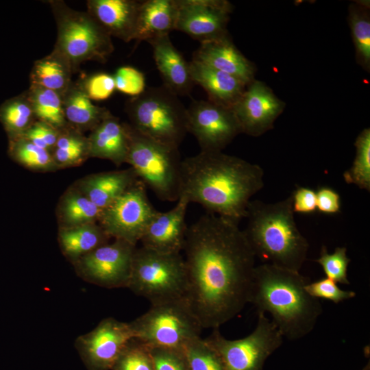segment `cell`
<instances>
[{
  "label": "cell",
  "instance_id": "6da1fadb",
  "mask_svg": "<svg viewBox=\"0 0 370 370\" xmlns=\"http://www.w3.org/2000/svg\"><path fill=\"white\" fill-rule=\"evenodd\" d=\"M185 299L202 328H219L249 297L255 255L238 224L208 212L188 226L183 250Z\"/></svg>",
  "mask_w": 370,
  "mask_h": 370
},
{
  "label": "cell",
  "instance_id": "7a4b0ae2",
  "mask_svg": "<svg viewBox=\"0 0 370 370\" xmlns=\"http://www.w3.org/2000/svg\"><path fill=\"white\" fill-rule=\"evenodd\" d=\"M263 186L260 165L222 151H200L182 160L180 197L237 224Z\"/></svg>",
  "mask_w": 370,
  "mask_h": 370
},
{
  "label": "cell",
  "instance_id": "3957f363",
  "mask_svg": "<svg viewBox=\"0 0 370 370\" xmlns=\"http://www.w3.org/2000/svg\"><path fill=\"white\" fill-rule=\"evenodd\" d=\"M310 278L269 264L256 266L249 297L258 313L269 312L283 338L299 340L312 331L323 312L305 286Z\"/></svg>",
  "mask_w": 370,
  "mask_h": 370
},
{
  "label": "cell",
  "instance_id": "277c9868",
  "mask_svg": "<svg viewBox=\"0 0 370 370\" xmlns=\"http://www.w3.org/2000/svg\"><path fill=\"white\" fill-rule=\"evenodd\" d=\"M292 195L274 203L251 201L243 233L255 257L262 264L300 271L309 243L294 217Z\"/></svg>",
  "mask_w": 370,
  "mask_h": 370
},
{
  "label": "cell",
  "instance_id": "5b68a950",
  "mask_svg": "<svg viewBox=\"0 0 370 370\" xmlns=\"http://www.w3.org/2000/svg\"><path fill=\"white\" fill-rule=\"evenodd\" d=\"M125 109L133 128L165 145L179 148L188 133L186 108L164 85L130 97Z\"/></svg>",
  "mask_w": 370,
  "mask_h": 370
},
{
  "label": "cell",
  "instance_id": "8992f818",
  "mask_svg": "<svg viewBox=\"0 0 370 370\" xmlns=\"http://www.w3.org/2000/svg\"><path fill=\"white\" fill-rule=\"evenodd\" d=\"M129 149L126 162L138 179L164 201H177L182 159L179 148L156 141L126 123Z\"/></svg>",
  "mask_w": 370,
  "mask_h": 370
},
{
  "label": "cell",
  "instance_id": "52a82bcc",
  "mask_svg": "<svg viewBox=\"0 0 370 370\" xmlns=\"http://www.w3.org/2000/svg\"><path fill=\"white\" fill-rule=\"evenodd\" d=\"M57 25L54 49L71 64L74 72L86 61L104 63L114 51L112 37L86 12L75 10L63 1H49Z\"/></svg>",
  "mask_w": 370,
  "mask_h": 370
},
{
  "label": "cell",
  "instance_id": "ba28073f",
  "mask_svg": "<svg viewBox=\"0 0 370 370\" xmlns=\"http://www.w3.org/2000/svg\"><path fill=\"white\" fill-rule=\"evenodd\" d=\"M151 304L185 298L187 276L181 253L136 248L127 287Z\"/></svg>",
  "mask_w": 370,
  "mask_h": 370
},
{
  "label": "cell",
  "instance_id": "9c48e42d",
  "mask_svg": "<svg viewBox=\"0 0 370 370\" xmlns=\"http://www.w3.org/2000/svg\"><path fill=\"white\" fill-rule=\"evenodd\" d=\"M129 324L133 338L150 349H184L203 329L185 298L151 304Z\"/></svg>",
  "mask_w": 370,
  "mask_h": 370
},
{
  "label": "cell",
  "instance_id": "30bf717a",
  "mask_svg": "<svg viewBox=\"0 0 370 370\" xmlns=\"http://www.w3.org/2000/svg\"><path fill=\"white\" fill-rule=\"evenodd\" d=\"M283 339L273 321L264 313H258L256 326L247 336L230 340L215 328L205 340L217 352L226 370H262Z\"/></svg>",
  "mask_w": 370,
  "mask_h": 370
},
{
  "label": "cell",
  "instance_id": "8fae6325",
  "mask_svg": "<svg viewBox=\"0 0 370 370\" xmlns=\"http://www.w3.org/2000/svg\"><path fill=\"white\" fill-rule=\"evenodd\" d=\"M139 180L103 210L100 226L111 238L136 246L151 219L157 212Z\"/></svg>",
  "mask_w": 370,
  "mask_h": 370
},
{
  "label": "cell",
  "instance_id": "7c38bea8",
  "mask_svg": "<svg viewBox=\"0 0 370 370\" xmlns=\"http://www.w3.org/2000/svg\"><path fill=\"white\" fill-rule=\"evenodd\" d=\"M136 246L114 239L81 257L74 264L83 280L106 288H127Z\"/></svg>",
  "mask_w": 370,
  "mask_h": 370
},
{
  "label": "cell",
  "instance_id": "4fadbf2b",
  "mask_svg": "<svg viewBox=\"0 0 370 370\" xmlns=\"http://www.w3.org/2000/svg\"><path fill=\"white\" fill-rule=\"evenodd\" d=\"M187 131L197 140L202 151H220L241 129L232 108L209 100H194L186 108Z\"/></svg>",
  "mask_w": 370,
  "mask_h": 370
},
{
  "label": "cell",
  "instance_id": "5bb4252c",
  "mask_svg": "<svg viewBox=\"0 0 370 370\" xmlns=\"http://www.w3.org/2000/svg\"><path fill=\"white\" fill-rule=\"evenodd\" d=\"M132 338L129 323L107 317L91 331L77 336L74 347L88 370H112Z\"/></svg>",
  "mask_w": 370,
  "mask_h": 370
},
{
  "label": "cell",
  "instance_id": "9a60e30c",
  "mask_svg": "<svg viewBox=\"0 0 370 370\" xmlns=\"http://www.w3.org/2000/svg\"><path fill=\"white\" fill-rule=\"evenodd\" d=\"M175 30L200 43L228 36L227 25L232 12L225 0H176Z\"/></svg>",
  "mask_w": 370,
  "mask_h": 370
},
{
  "label": "cell",
  "instance_id": "2e32d148",
  "mask_svg": "<svg viewBox=\"0 0 370 370\" xmlns=\"http://www.w3.org/2000/svg\"><path fill=\"white\" fill-rule=\"evenodd\" d=\"M285 106L264 82L254 79L232 109L242 133L259 136L273 127Z\"/></svg>",
  "mask_w": 370,
  "mask_h": 370
},
{
  "label": "cell",
  "instance_id": "e0dca14e",
  "mask_svg": "<svg viewBox=\"0 0 370 370\" xmlns=\"http://www.w3.org/2000/svg\"><path fill=\"white\" fill-rule=\"evenodd\" d=\"M189 204L186 197H180L172 209L157 211L140 238L142 246L163 253H181L188 229L186 214Z\"/></svg>",
  "mask_w": 370,
  "mask_h": 370
},
{
  "label": "cell",
  "instance_id": "ac0fdd59",
  "mask_svg": "<svg viewBox=\"0 0 370 370\" xmlns=\"http://www.w3.org/2000/svg\"><path fill=\"white\" fill-rule=\"evenodd\" d=\"M192 60L234 76L246 86L255 79L254 64L236 48L229 35L200 43Z\"/></svg>",
  "mask_w": 370,
  "mask_h": 370
},
{
  "label": "cell",
  "instance_id": "d6986e66",
  "mask_svg": "<svg viewBox=\"0 0 370 370\" xmlns=\"http://www.w3.org/2000/svg\"><path fill=\"white\" fill-rule=\"evenodd\" d=\"M141 1L134 0H88L87 12L110 36L124 42L133 40Z\"/></svg>",
  "mask_w": 370,
  "mask_h": 370
},
{
  "label": "cell",
  "instance_id": "ffe728a7",
  "mask_svg": "<svg viewBox=\"0 0 370 370\" xmlns=\"http://www.w3.org/2000/svg\"><path fill=\"white\" fill-rule=\"evenodd\" d=\"M153 49L157 69L163 85L177 96L189 95L195 85L189 62L172 44L169 35L148 42Z\"/></svg>",
  "mask_w": 370,
  "mask_h": 370
},
{
  "label": "cell",
  "instance_id": "44dd1931",
  "mask_svg": "<svg viewBox=\"0 0 370 370\" xmlns=\"http://www.w3.org/2000/svg\"><path fill=\"white\" fill-rule=\"evenodd\" d=\"M90 157L107 159L116 165L126 162L129 137L125 123L110 112L88 137Z\"/></svg>",
  "mask_w": 370,
  "mask_h": 370
},
{
  "label": "cell",
  "instance_id": "7402d4cb",
  "mask_svg": "<svg viewBox=\"0 0 370 370\" xmlns=\"http://www.w3.org/2000/svg\"><path fill=\"white\" fill-rule=\"evenodd\" d=\"M189 69L193 82L206 91L208 100L225 108H232L247 87L236 77L195 60L189 62Z\"/></svg>",
  "mask_w": 370,
  "mask_h": 370
},
{
  "label": "cell",
  "instance_id": "603a6c76",
  "mask_svg": "<svg viewBox=\"0 0 370 370\" xmlns=\"http://www.w3.org/2000/svg\"><path fill=\"white\" fill-rule=\"evenodd\" d=\"M176 0H147L140 2L133 40L149 42L175 30Z\"/></svg>",
  "mask_w": 370,
  "mask_h": 370
},
{
  "label": "cell",
  "instance_id": "cb8c5ba5",
  "mask_svg": "<svg viewBox=\"0 0 370 370\" xmlns=\"http://www.w3.org/2000/svg\"><path fill=\"white\" fill-rule=\"evenodd\" d=\"M138 177L128 169L101 173L90 176L82 185L84 195L103 210L125 192Z\"/></svg>",
  "mask_w": 370,
  "mask_h": 370
},
{
  "label": "cell",
  "instance_id": "d4e9b609",
  "mask_svg": "<svg viewBox=\"0 0 370 370\" xmlns=\"http://www.w3.org/2000/svg\"><path fill=\"white\" fill-rule=\"evenodd\" d=\"M62 98L67 123L80 132L93 130L110 112L93 104L77 83L72 82Z\"/></svg>",
  "mask_w": 370,
  "mask_h": 370
},
{
  "label": "cell",
  "instance_id": "484cf974",
  "mask_svg": "<svg viewBox=\"0 0 370 370\" xmlns=\"http://www.w3.org/2000/svg\"><path fill=\"white\" fill-rule=\"evenodd\" d=\"M73 73L69 62L53 49L34 62L29 75L30 85L53 90L62 97L73 82Z\"/></svg>",
  "mask_w": 370,
  "mask_h": 370
},
{
  "label": "cell",
  "instance_id": "4316f807",
  "mask_svg": "<svg viewBox=\"0 0 370 370\" xmlns=\"http://www.w3.org/2000/svg\"><path fill=\"white\" fill-rule=\"evenodd\" d=\"M110 237L95 223L62 227L58 235L62 254L73 264L95 249L108 243Z\"/></svg>",
  "mask_w": 370,
  "mask_h": 370
},
{
  "label": "cell",
  "instance_id": "83f0119b",
  "mask_svg": "<svg viewBox=\"0 0 370 370\" xmlns=\"http://www.w3.org/2000/svg\"><path fill=\"white\" fill-rule=\"evenodd\" d=\"M36 121L26 91L6 100L0 106V122L9 140L20 138Z\"/></svg>",
  "mask_w": 370,
  "mask_h": 370
},
{
  "label": "cell",
  "instance_id": "f1b7e54d",
  "mask_svg": "<svg viewBox=\"0 0 370 370\" xmlns=\"http://www.w3.org/2000/svg\"><path fill=\"white\" fill-rule=\"evenodd\" d=\"M36 120L61 130L67 126L64 113L62 98L56 92L40 86L30 85L26 91Z\"/></svg>",
  "mask_w": 370,
  "mask_h": 370
},
{
  "label": "cell",
  "instance_id": "f546056e",
  "mask_svg": "<svg viewBox=\"0 0 370 370\" xmlns=\"http://www.w3.org/2000/svg\"><path fill=\"white\" fill-rule=\"evenodd\" d=\"M349 22L356 49V60L364 69L370 68L369 3L357 1L349 8Z\"/></svg>",
  "mask_w": 370,
  "mask_h": 370
},
{
  "label": "cell",
  "instance_id": "4dcf8cb0",
  "mask_svg": "<svg viewBox=\"0 0 370 370\" xmlns=\"http://www.w3.org/2000/svg\"><path fill=\"white\" fill-rule=\"evenodd\" d=\"M52 156L56 165L73 166L83 162L89 156L88 137L69 125L60 130Z\"/></svg>",
  "mask_w": 370,
  "mask_h": 370
},
{
  "label": "cell",
  "instance_id": "1f68e13d",
  "mask_svg": "<svg viewBox=\"0 0 370 370\" xmlns=\"http://www.w3.org/2000/svg\"><path fill=\"white\" fill-rule=\"evenodd\" d=\"M102 212L84 194L70 193L64 197L60 208L63 227L95 223L99 221Z\"/></svg>",
  "mask_w": 370,
  "mask_h": 370
},
{
  "label": "cell",
  "instance_id": "d6a6232c",
  "mask_svg": "<svg viewBox=\"0 0 370 370\" xmlns=\"http://www.w3.org/2000/svg\"><path fill=\"white\" fill-rule=\"evenodd\" d=\"M356 156L349 169L343 173L345 182L370 191V129H364L354 143Z\"/></svg>",
  "mask_w": 370,
  "mask_h": 370
},
{
  "label": "cell",
  "instance_id": "836d02e7",
  "mask_svg": "<svg viewBox=\"0 0 370 370\" xmlns=\"http://www.w3.org/2000/svg\"><path fill=\"white\" fill-rule=\"evenodd\" d=\"M8 150L14 160L26 167L47 170L56 166L51 152L25 138L9 140Z\"/></svg>",
  "mask_w": 370,
  "mask_h": 370
},
{
  "label": "cell",
  "instance_id": "e575fe53",
  "mask_svg": "<svg viewBox=\"0 0 370 370\" xmlns=\"http://www.w3.org/2000/svg\"><path fill=\"white\" fill-rule=\"evenodd\" d=\"M184 352L190 370H226L217 352L201 336L190 341Z\"/></svg>",
  "mask_w": 370,
  "mask_h": 370
},
{
  "label": "cell",
  "instance_id": "d590c367",
  "mask_svg": "<svg viewBox=\"0 0 370 370\" xmlns=\"http://www.w3.org/2000/svg\"><path fill=\"white\" fill-rule=\"evenodd\" d=\"M112 370H155L150 349L132 338L123 349Z\"/></svg>",
  "mask_w": 370,
  "mask_h": 370
},
{
  "label": "cell",
  "instance_id": "8d00e7d4",
  "mask_svg": "<svg viewBox=\"0 0 370 370\" xmlns=\"http://www.w3.org/2000/svg\"><path fill=\"white\" fill-rule=\"evenodd\" d=\"M345 247H337L330 254L325 245H322L319 258L315 261L321 265L325 277L336 283L349 284L347 269L351 259L347 256Z\"/></svg>",
  "mask_w": 370,
  "mask_h": 370
},
{
  "label": "cell",
  "instance_id": "74e56055",
  "mask_svg": "<svg viewBox=\"0 0 370 370\" xmlns=\"http://www.w3.org/2000/svg\"><path fill=\"white\" fill-rule=\"evenodd\" d=\"M77 84L90 100L95 101L108 99L116 90L113 75L106 73L84 77Z\"/></svg>",
  "mask_w": 370,
  "mask_h": 370
},
{
  "label": "cell",
  "instance_id": "f35d334b",
  "mask_svg": "<svg viewBox=\"0 0 370 370\" xmlns=\"http://www.w3.org/2000/svg\"><path fill=\"white\" fill-rule=\"evenodd\" d=\"M305 288L312 297L331 301L334 304H339L356 297L355 292L341 289L336 282L326 277L308 282Z\"/></svg>",
  "mask_w": 370,
  "mask_h": 370
},
{
  "label": "cell",
  "instance_id": "ab89813d",
  "mask_svg": "<svg viewBox=\"0 0 370 370\" xmlns=\"http://www.w3.org/2000/svg\"><path fill=\"white\" fill-rule=\"evenodd\" d=\"M113 77L116 90L131 97L140 95L146 88L144 74L132 66L119 68Z\"/></svg>",
  "mask_w": 370,
  "mask_h": 370
},
{
  "label": "cell",
  "instance_id": "60d3db41",
  "mask_svg": "<svg viewBox=\"0 0 370 370\" xmlns=\"http://www.w3.org/2000/svg\"><path fill=\"white\" fill-rule=\"evenodd\" d=\"M60 130L49 124L36 120L20 137L45 149L52 153Z\"/></svg>",
  "mask_w": 370,
  "mask_h": 370
},
{
  "label": "cell",
  "instance_id": "b9f144b4",
  "mask_svg": "<svg viewBox=\"0 0 370 370\" xmlns=\"http://www.w3.org/2000/svg\"><path fill=\"white\" fill-rule=\"evenodd\" d=\"M150 352L155 370H190L184 349L151 348Z\"/></svg>",
  "mask_w": 370,
  "mask_h": 370
},
{
  "label": "cell",
  "instance_id": "7bdbcfd3",
  "mask_svg": "<svg viewBox=\"0 0 370 370\" xmlns=\"http://www.w3.org/2000/svg\"><path fill=\"white\" fill-rule=\"evenodd\" d=\"M317 210L328 214L338 213L341 211L340 195L334 189L322 186L316 191Z\"/></svg>",
  "mask_w": 370,
  "mask_h": 370
},
{
  "label": "cell",
  "instance_id": "ee69618b",
  "mask_svg": "<svg viewBox=\"0 0 370 370\" xmlns=\"http://www.w3.org/2000/svg\"><path fill=\"white\" fill-rule=\"evenodd\" d=\"M291 195L294 213L310 214L317 210L316 191L314 190L299 187Z\"/></svg>",
  "mask_w": 370,
  "mask_h": 370
},
{
  "label": "cell",
  "instance_id": "f6af8a7d",
  "mask_svg": "<svg viewBox=\"0 0 370 370\" xmlns=\"http://www.w3.org/2000/svg\"><path fill=\"white\" fill-rule=\"evenodd\" d=\"M361 370H370L369 362Z\"/></svg>",
  "mask_w": 370,
  "mask_h": 370
}]
</instances>
